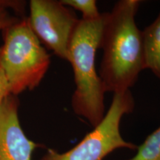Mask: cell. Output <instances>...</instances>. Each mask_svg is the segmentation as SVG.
Wrapping results in <instances>:
<instances>
[{
  "instance_id": "cell-1",
  "label": "cell",
  "mask_w": 160,
  "mask_h": 160,
  "mask_svg": "<svg viewBox=\"0 0 160 160\" xmlns=\"http://www.w3.org/2000/svg\"><path fill=\"white\" fill-rule=\"evenodd\" d=\"M139 0H120L105 20L99 48L103 51L99 77L106 92L125 91L145 69L142 31L135 21Z\"/></svg>"
},
{
  "instance_id": "cell-2",
  "label": "cell",
  "mask_w": 160,
  "mask_h": 160,
  "mask_svg": "<svg viewBox=\"0 0 160 160\" xmlns=\"http://www.w3.org/2000/svg\"><path fill=\"white\" fill-rule=\"evenodd\" d=\"M104 20L105 13L97 19H79L68 51V61L73 68L76 84L71 99L72 108L76 114L87 119L93 128L105 115V91L95 65Z\"/></svg>"
},
{
  "instance_id": "cell-3",
  "label": "cell",
  "mask_w": 160,
  "mask_h": 160,
  "mask_svg": "<svg viewBox=\"0 0 160 160\" xmlns=\"http://www.w3.org/2000/svg\"><path fill=\"white\" fill-rule=\"evenodd\" d=\"M0 65L8 82L11 94L17 96L39 85L51 64V57L30 26L21 18L3 30Z\"/></svg>"
},
{
  "instance_id": "cell-4",
  "label": "cell",
  "mask_w": 160,
  "mask_h": 160,
  "mask_svg": "<svg viewBox=\"0 0 160 160\" xmlns=\"http://www.w3.org/2000/svg\"><path fill=\"white\" fill-rule=\"evenodd\" d=\"M135 102L130 90L113 93L108 111L99 124L94 127L74 148L60 153L48 149L41 160H104L119 148H137L126 142L120 133V123L124 115L134 109Z\"/></svg>"
},
{
  "instance_id": "cell-5",
  "label": "cell",
  "mask_w": 160,
  "mask_h": 160,
  "mask_svg": "<svg viewBox=\"0 0 160 160\" xmlns=\"http://www.w3.org/2000/svg\"><path fill=\"white\" fill-rule=\"evenodd\" d=\"M28 22L39 41L61 59L68 60L71 37L79 19L61 1L31 0Z\"/></svg>"
},
{
  "instance_id": "cell-6",
  "label": "cell",
  "mask_w": 160,
  "mask_h": 160,
  "mask_svg": "<svg viewBox=\"0 0 160 160\" xmlns=\"http://www.w3.org/2000/svg\"><path fill=\"white\" fill-rule=\"evenodd\" d=\"M19 100L10 94L0 105V160H32L41 145L26 137L18 117Z\"/></svg>"
},
{
  "instance_id": "cell-7",
  "label": "cell",
  "mask_w": 160,
  "mask_h": 160,
  "mask_svg": "<svg viewBox=\"0 0 160 160\" xmlns=\"http://www.w3.org/2000/svg\"><path fill=\"white\" fill-rule=\"evenodd\" d=\"M142 33L145 69L160 79V13Z\"/></svg>"
},
{
  "instance_id": "cell-8",
  "label": "cell",
  "mask_w": 160,
  "mask_h": 160,
  "mask_svg": "<svg viewBox=\"0 0 160 160\" xmlns=\"http://www.w3.org/2000/svg\"><path fill=\"white\" fill-rule=\"evenodd\" d=\"M128 160H160V127L137 148V154Z\"/></svg>"
},
{
  "instance_id": "cell-9",
  "label": "cell",
  "mask_w": 160,
  "mask_h": 160,
  "mask_svg": "<svg viewBox=\"0 0 160 160\" xmlns=\"http://www.w3.org/2000/svg\"><path fill=\"white\" fill-rule=\"evenodd\" d=\"M64 5L80 11L82 14V19L93 20L101 17L97 2L95 0H62Z\"/></svg>"
},
{
  "instance_id": "cell-10",
  "label": "cell",
  "mask_w": 160,
  "mask_h": 160,
  "mask_svg": "<svg viewBox=\"0 0 160 160\" xmlns=\"http://www.w3.org/2000/svg\"><path fill=\"white\" fill-rule=\"evenodd\" d=\"M19 19V18L13 17L10 14L8 8L0 7V30L3 31L4 29L13 25Z\"/></svg>"
},
{
  "instance_id": "cell-11",
  "label": "cell",
  "mask_w": 160,
  "mask_h": 160,
  "mask_svg": "<svg viewBox=\"0 0 160 160\" xmlns=\"http://www.w3.org/2000/svg\"><path fill=\"white\" fill-rule=\"evenodd\" d=\"M10 94L11 92H10L8 82L0 65V105L2 103L4 99Z\"/></svg>"
},
{
  "instance_id": "cell-12",
  "label": "cell",
  "mask_w": 160,
  "mask_h": 160,
  "mask_svg": "<svg viewBox=\"0 0 160 160\" xmlns=\"http://www.w3.org/2000/svg\"><path fill=\"white\" fill-rule=\"evenodd\" d=\"M25 2L22 1H5L0 0V7L12 8L17 13H22L25 11Z\"/></svg>"
}]
</instances>
